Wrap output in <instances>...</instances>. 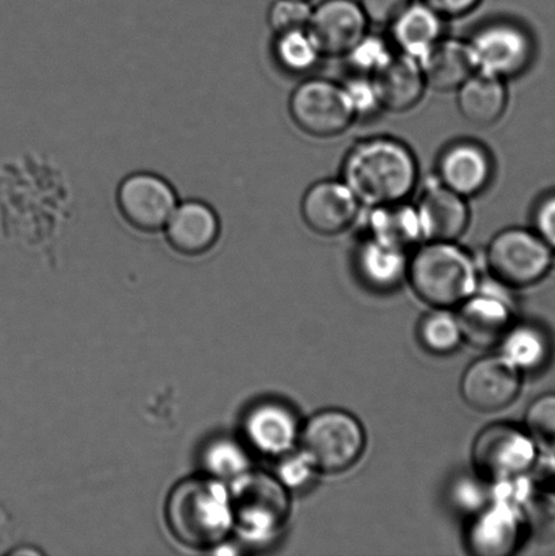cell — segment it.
Here are the masks:
<instances>
[{
	"mask_svg": "<svg viewBox=\"0 0 555 556\" xmlns=\"http://www.w3.org/2000/svg\"><path fill=\"white\" fill-rule=\"evenodd\" d=\"M209 463L216 473L220 476H237L248 466L243 451L231 443H220L210 451Z\"/></svg>",
	"mask_w": 555,
	"mask_h": 556,
	"instance_id": "d590c367",
	"label": "cell"
},
{
	"mask_svg": "<svg viewBox=\"0 0 555 556\" xmlns=\"http://www.w3.org/2000/svg\"><path fill=\"white\" fill-rule=\"evenodd\" d=\"M532 230L555 253V190L538 201L532 214Z\"/></svg>",
	"mask_w": 555,
	"mask_h": 556,
	"instance_id": "8d00e7d4",
	"label": "cell"
},
{
	"mask_svg": "<svg viewBox=\"0 0 555 556\" xmlns=\"http://www.w3.org/2000/svg\"><path fill=\"white\" fill-rule=\"evenodd\" d=\"M526 532L520 508L491 500L471 517L466 531L467 552L476 556H509L518 552Z\"/></svg>",
	"mask_w": 555,
	"mask_h": 556,
	"instance_id": "9a60e30c",
	"label": "cell"
},
{
	"mask_svg": "<svg viewBox=\"0 0 555 556\" xmlns=\"http://www.w3.org/2000/svg\"><path fill=\"white\" fill-rule=\"evenodd\" d=\"M541 457V466L548 477L555 479V444L545 446Z\"/></svg>",
	"mask_w": 555,
	"mask_h": 556,
	"instance_id": "ab89813d",
	"label": "cell"
},
{
	"mask_svg": "<svg viewBox=\"0 0 555 556\" xmlns=\"http://www.w3.org/2000/svg\"><path fill=\"white\" fill-rule=\"evenodd\" d=\"M505 289L507 287L492 277L480 280L475 294L459 305L456 316L464 341L480 349L500 345L514 325L513 304Z\"/></svg>",
	"mask_w": 555,
	"mask_h": 556,
	"instance_id": "8fae6325",
	"label": "cell"
},
{
	"mask_svg": "<svg viewBox=\"0 0 555 556\" xmlns=\"http://www.w3.org/2000/svg\"><path fill=\"white\" fill-rule=\"evenodd\" d=\"M318 470L310 457L297 446L295 450L279 457L276 478L288 490H303L313 483Z\"/></svg>",
	"mask_w": 555,
	"mask_h": 556,
	"instance_id": "836d02e7",
	"label": "cell"
},
{
	"mask_svg": "<svg viewBox=\"0 0 555 556\" xmlns=\"http://www.w3.org/2000/svg\"><path fill=\"white\" fill-rule=\"evenodd\" d=\"M418 341L437 356L454 353L464 342L458 316L447 308H434L422 316L417 327Z\"/></svg>",
	"mask_w": 555,
	"mask_h": 556,
	"instance_id": "4316f807",
	"label": "cell"
},
{
	"mask_svg": "<svg viewBox=\"0 0 555 556\" xmlns=\"http://www.w3.org/2000/svg\"><path fill=\"white\" fill-rule=\"evenodd\" d=\"M416 208L424 242H458L469 228L471 214L467 199L444 187L438 178L427 184Z\"/></svg>",
	"mask_w": 555,
	"mask_h": 556,
	"instance_id": "e0dca14e",
	"label": "cell"
},
{
	"mask_svg": "<svg viewBox=\"0 0 555 556\" xmlns=\"http://www.w3.org/2000/svg\"><path fill=\"white\" fill-rule=\"evenodd\" d=\"M163 232L174 252L199 257L219 242L222 222L214 206L203 200L179 201Z\"/></svg>",
	"mask_w": 555,
	"mask_h": 556,
	"instance_id": "2e32d148",
	"label": "cell"
},
{
	"mask_svg": "<svg viewBox=\"0 0 555 556\" xmlns=\"http://www.w3.org/2000/svg\"><path fill=\"white\" fill-rule=\"evenodd\" d=\"M406 280L424 303L451 309L475 294L481 278L475 257L458 242L428 241L409 258Z\"/></svg>",
	"mask_w": 555,
	"mask_h": 556,
	"instance_id": "7a4b0ae2",
	"label": "cell"
},
{
	"mask_svg": "<svg viewBox=\"0 0 555 556\" xmlns=\"http://www.w3.org/2000/svg\"><path fill=\"white\" fill-rule=\"evenodd\" d=\"M554 252L532 228L508 227L488 244L485 263L494 280L507 288L540 282L552 269Z\"/></svg>",
	"mask_w": 555,
	"mask_h": 556,
	"instance_id": "5b68a950",
	"label": "cell"
},
{
	"mask_svg": "<svg viewBox=\"0 0 555 556\" xmlns=\"http://www.w3.org/2000/svg\"><path fill=\"white\" fill-rule=\"evenodd\" d=\"M493 168L485 147L469 140L456 141L439 156L437 178L444 187L469 200L489 187Z\"/></svg>",
	"mask_w": 555,
	"mask_h": 556,
	"instance_id": "ac0fdd59",
	"label": "cell"
},
{
	"mask_svg": "<svg viewBox=\"0 0 555 556\" xmlns=\"http://www.w3.org/2000/svg\"><path fill=\"white\" fill-rule=\"evenodd\" d=\"M383 111L405 113L416 108L428 89L420 62L404 53L393 58L371 76Z\"/></svg>",
	"mask_w": 555,
	"mask_h": 556,
	"instance_id": "ffe728a7",
	"label": "cell"
},
{
	"mask_svg": "<svg viewBox=\"0 0 555 556\" xmlns=\"http://www.w3.org/2000/svg\"><path fill=\"white\" fill-rule=\"evenodd\" d=\"M443 16L422 0H413L391 22V40L400 53L420 60L443 37Z\"/></svg>",
	"mask_w": 555,
	"mask_h": 556,
	"instance_id": "cb8c5ba5",
	"label": "cell"
},
{
	"mask_svg": "<svg viewBox=\"0 0 555 556\" xmlns=\"http://www.w3.org/2000/svg\"><path fill=\"white\" fill-rule=\"evenodd\" d=\"M301 429L295 412L285 403L274 401L254 406L244 421V432L250 444L274 457L297 448Z\"/></svg>",
	"mask_w": 555,
	"mask_h": 556,
	"instance_id": "d6986e66",
	"label": "cell"
},
{
	"mask_svg": "<svg viewBox=\"0 0 555 556\" xmlns=\"http://www.w3.org/2000/svg\"><path fill=\"white\" fill-rule=\"evenodd\" d=\"M451 503L462 515L476 516L491 503V483L480 476H461L451 484Z\"/></svg>",
	"mask_w": 555,
	"mask_h": 556,
	"instance_id": "4dcf8cb0",
	"label": "cell"
},
{
	"mask_svg": "<svg viewBox=\"0 0 555 556\" xmlns=\"http://www.w3.org/2000/svg\"><path fill=\"white\" fill-rule=\"evenodd\" d=\"M537 445L555 444V392L538 396L526 413V428Z\"/></svg>",
	"mask_w": 555,
	"mask_h": 556,
	"instance_id": "1f68e13d",
	"label": "cell"
},
{
	"mask_svg": "<svg viewBox=\"0 0 555 556\" xmlns=\"http://www.w3.org/2000/svg\"><path fill=\"white\" fill-rule=\"evenodd\" d=\"M231 506L234 521L244 535L257 542L270 541L290 516V490L269 473H247L234 489Z\"/></svg>",
	"mask_w": 555,
	"mask_h": 556,
	"instance_id": "8992f818",
	"label": "cell"
},
{
	"mask_svg": "<svg viewBox=\"0 0 555 556\" xmlns=\"http://www.w3.org/2000/svg\"><path fill=\"white\" fill-rule=\"evenodd\" d=\"M274 58L286 73L302 75L313 70L323 54L307 29H299L275 35Z\"/></svg>",
	"mask_w": 555,
	"mask_h": 556,
	"instance_id": "83f0119b",
	"label": "cell"
},
{
	"mask_svg": "<svg viewBox=\"0 0 555 556\" xmlns=\"http://www.w3.org/2000/svg\"><path fill=\"white\" fill-rule=\"evenodd\" d=\"M469 43L477 71L504 80L526 73L535 58V41L531 33L509 21L481 26Z\"/></svg>",
	"mask_w": 555,
	"mask_h": 556,
	"instance_id": "30bf717a",
	"label": "cell"
},
{
	"mask_svg": "<svg viewBox=\"0 0 555 556\" xmlns=\"http://www.w3.org/2000/svg\"><path fill=\"white\" fill-rule=\"evenodd\" d=\"M393 49L384 38L367 31L345 54L348 65L356 74L373 76L393 58Z\"/></svg>",
	"mask_w": 555,
	"mask_h": 556,
	"instance_id": "f546056e",
	"label": "cell"
},
{
	"mask_svg": "<svg viewBox=\"0 0 555 556\" xmlns=\"http://www.w3.org/2000/svg\"><path fill=\"white\" fill-rule=\"evenodd\" d=\"M313 8L307 0H276L268 11V25L275 35L307 29Z\"/></svg>",
	"mask_w": 555,
	"mask_h": 556,
	"instance_id": "d6a6232c",
	"label": "cell"
},
{
	"mask_svg": "<svg viewBox=\"0 0 555 556\" xmlns=\"http://www.w3.org/2000/svg\"><path fill=\"white\" fill-rule=\"evenodd\" d=\"M176 188L152 172H135L122 179L116 206L122 219L141 233L163 231L178 205Z\"/></svg>",
	"mask_w": 555,
	"mask_h": 556,
	"instance_id": "9c48e42d",
	"label": "cell"
},
{
	"mask_svg": "<svg viewBox=\"0 0 555 556\" xmlns=\"http://www.w3.org/2000/svg\"><path fill=\"white\" fill-rule=\"evenodd\" d=\"M288 112L303 134L318 139L344 134L356 119L344 86L325 78L301 81L291 92Z\"/></svg>",
	"mask_w": 555,
	"mask_h": 556,
	"instance_id": "52a82bcc",
	"label": "cell"
},
{
	"mask_svg": "<svg viewBox=\"0 0 555 556\" xmlns=\"http://www.w3.org/2000/svg\"><path fill=\"white\" fill-rule=\"evenodd\" d=\"M431 5L443 18H458L470 14L481 3V0H422Z\"/></svg>",
	"mask_w": 555,
	"mask_h": 556,
	"instance_id": "f35d334b",
	"label": "cell"
},
{
	"mask_svg": "<svg viewBox=\"0 0 555 556\" xmlns=\"http://www.w3.org/2000/svg\"><path fill=\"white\" fill-rule=\"evenodd\" d=\"M368 25L357 0H324L313 9L307 31L323 58H344L366 35Z\"/></svg>",
	"mask_w": 555,
	"mask_h": 556,
	"instance_id": "4fadbf2b",
	"label": "cell"
},
{
	"mask_svg": "<svg viewBox=\"0 0 555 556\" xmlns=\"http://www.w3.org/2000/svg\"><path fill=\"white\" fill-rule=\"evenodd\" d=\"M166 520L173 535L185 546H216L234 525L231 498L215 479L190 478L173 489Z\"/></svg>",
	"mask_w": 555,
	"mask_h": 556,
	"instance_id": "3957f363",
	"label": "cell"
},
{
	"mask_svg": "<svg viewBox=\"0 0 555 556\" xmlns=\"http://www.w3.org/2000/svg\"><path fill=\"white\" fill-rule=\"evenodd\" d=\"M355 265L358 277L368 288L390 292L406 280L409 257L406 250L368 237L358 244Z\"/></svg>",
	"mask_w": 555,
	"mask_h": 556,
	"instance_id": "603a6c76",
	"label": "cell"
},
{
	"mask_svg": "<svg viewBox=\"0 0 555 556\" xmlns=\"http://www.w3.org/2000/svg\"><path fill=\"white\" fill-rule=\"evenodd\" d=\"M367 228L369 238L404 250L422 241L416 204L406 200L368 208Z\"/></svg>",
	"mask_w": 555,
	"mask_h": 556,
	"instance_id": "d4e9b609",
	"label": "cell"
},
{
	"mask_svg": "<svg viewBox=\"0 0 555 556\" xmlns=\"http://www.w3.org/2000/svg\"><path fill=\"white\" fill-rule=\"evenodd\" d=\"M366 445V430L352 413L325 408L303 425L298 446L318 472L337 473L355 466Z\"/></svg>",
	"mask_w": 555,
	"mask_h": 556,
	"instance_id": "277c9868",
	"label": "cell"
},
{
	"mask_svg": "<svg viewBox=\"0 0 555 556\" xmlns=\"http://www.w3.org/2000/svg\"><path fill=\"white\" fill-rule=\"evenodd\" d=\"M369 24L390 25L413 0H357Z\"/></svg>",
	"mask_w": 555,
	"mask_h": 556,
	"instance_id": "74e56055",
	"label": "cell"
},
{
	"mask_svg": "<svg viewBox=\"0 0 555 556\" xmlns=\"http://www.w3.org/2000/svg\"><path fill=\"white\" fill-rule=\"evenodd\" d=\"M342 86L356 118L373 117L383 111L371 76L356 74Z\"/></svg>",
	"mask_w": 555,
	"mask_h": 556,
	"instance_id": "e575fe53",
	"label": "cell"
},
{
	"mask_svg": "<svg viewBox=\"0 0 555 556\" xmlns=\"http://www.w3.org/2000/svg\"><path fill=\"white\" fill-rule=\"evenodd\" d=\"M502 356L520 372H531L547 362L548 341L541 329L530 324H514L500 342Z\"/></svg>",
	"mask_w": 555,
	"mask_h": 556,
	"instance_id": "484cf974",
	"label": "cell"
},
{
	"mask_svg": "<svg viewBox=\"0 0 555 556\" xmlns=\"http://www.w3.org/2000/svg\"><path fill=\"white\" fill-rule=\"evenodd\" d=\"M428 89L456 91L477 71L469 41L442 37L418 60Z\"/></svg>",
	"mask_w": 555,
	"mask_h": 556,
	"instance_id": "44dd1931",
	"label": "cell"
},
{
	"mask_svg": "<svg viewBox=\"0 0 555 556\" xmlns=\"http://www.w3.org/2000/svg\"><path fill=\"white\" fill-rule=\"evenodd\" d=\"M520 387V370L497 354L478 358L465 370L461 395L475 410L494 413L513 405L519 396Z\"/></svg>",
	"mask_w": 555,
	"mask_h": 556,
	"instance_id": "7c38bea8",
	"label": "cell"
},
{
	"mask_svg": "<svg viewBox=\"0 0 555 556\" xmlns=\"http://www.w3.org/2000/svg\"><path fill=\"white\" fill-rule=\"evenodd\" d=\"M471 459L478 476L489 483L526 476L538 460L537 443L524 428L492 424L477 434Z\"/></svg>",
	"mask_w": 555,
	"mask_h": 556,
	"instance_id": "ba28073f",
	"label": "cell"
},
{
	"mask_svg": "<svg viewBox=\"0 0 555 556\" xmlns=\"http://www.w3.org/2000/svg\"><path fill=\"white\" fill-rule=\"evenodd\" d=\"M456 92V105L461 116L475 127H492L507 111V85L497 76L476 71Z\"/></svg>",
	"mask_w": 555,
	"mask_h": 556,
	"instance_id": "7402d4cb",
	"label": "cell"
},
{
	"mask_svg": "<svg viewBox=\"0 0 555 556\" xmlns=\"http://www.w3.org/2000/svg\"><path fill=\"white\" fill-rule=\"evenodd\" d=\"M341 179L367 208L399 203L417 187L418 163L404 141L374 136L357 141L346 152Z\"/></svg>",
	"mask_w": 555,
	"mask_h": 556,
	"instance_id": "6da1fadb",
	"label": "cell"
},
{
	"mask_svg": "<svg viewBox=\"0 0 555 556\" xmlns=\"http://www.w3.org/2000/svg\"><path fill=\"white\" fill-rule=\"evenodd\" d=\"M362 206L342 179H320L304 192L301 214L310 230L318 236L335 237L353 226Z\"/></svg>",
	"mask_w": 555,
	"mask_h": 556,
	"instance_id": "5bb4252c",
	"label": "cell"
},
{
	"mask_svg": "<svg viewBox=\"0 0 555 556\" xmlns=\"http://www.w3.org/2000/svg\"><path fill=\"white\" fill-rule=\"evenodd\" d=\"M526 532L538 542H555V492L551 489L535 486L527 494L520 505Z\"/></svg>",
	"mask_w": 555,
	"mask_h": 556,
	"instance_id": "f1b7e54d",
	"label": "cell"
},
{
	"mask_svg": "<svg viewBox=\"0 0 555 556\" xmlns=\"http://www.w3.org/2000/svg\"><path fill=\"white\" fill-rule=\"evenodd\" d=\"M307 2H310V0H307Z\"/></svg>",
	"mask_w": 555,
	"mask_h": 556,
	"instance_id": "60d3db41",
	"label": "cell"
}]
</instances>
